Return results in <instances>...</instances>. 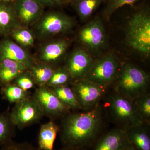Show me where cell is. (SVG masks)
<instances>
[{
	"mask_svg": "<svg viewBox=\"0 0 150 150\" xmlns=\"http://www.w3.org/2000/svg\"><path fill=\"white\" fill-rule=\"evenodd\" d=\"M104 110L100 103L91 110L67 113L59 126L64 147L85 149L95 143L102 130Z\"/></svg>",
	"mask_w": 150,
	"mask_h": 150,
	"instance_id": "cell-1",
	"label": "cell"
},
{
	"mask_svg": "<svg viewBox=\"0 0 150 150\" xmlns=\"http://www.w3.org/2000/svg\"><path fill=\"white\" fill-rule=\"evenodd\" d=\"M103 108L116 127L126 131L134 126L144 124L132 100L113 91L105 97Z\"/></svg>",
	"mask_w": 150,
	"mask_h": 150,
	"instance_id": "cell-2",
	"label": "cell"
},
{
	"mask_svg": "<svg viewBox=\"0 0 150 150\" xmlns=\"http://www.w3.org/2000/svg\"><path fill=\"white\" fill-rule=\"evenodd\" d=\"M149 76L144 71L131 64L119 69L114 91L133 101L149 92Z\"/></svg>",
	"mask_w": 150,
	"mask_h": 150,
	"instance_id": "cell-3",
	"label": "cell"
},
{
	"mask_svg": "<svg viewBox=\"0 0 150 150\" xmlns=\"http://www.w3.org/2000/svg\"><path fill=\"white\" fill-rule=\"evenodd\" d=\"M127 40L136 51L144 55L150 52V16L148 10H143L132 17L129 21Z\"/></svg>",
	"mask_w": 150,
	"mask_h": 150,
	"instance_id": "cell-4",
	"label": "cell"
},
{
	"mask_svg": "<svg viewBox=\"0 0 150 150\" xmlns=\"http://www.w3.org/2000/svg\"><path fill=\"white\" fill-rule=\"evenodd\" d=\"M10 115L14 125L21 130L38 123L44 116L40 104L33 95L15 103Z\"/></svg>",
	"mask_w": 150,
	"mask_h": 150,
	"instance_id": "cell-5",
	"label": "cell"
},
{
	"mask_svg": "<svg viewBox=\"0 0 150 150\" xmlns=\"http://www.w3.org/2000/svg\"><path fill=\"white\" fill-rule=\"evenodd\" d=\"M71 88L83 111L96 107L107 93V88L85 79L74 81Z\"/></svg>",
	"mask_w": 150,
	"mask_h": 150,
	"instance_id": "cell-6",
	"label": "cell"
},
{
	"mask_svg": "<svg viewBox=\"0 0 150 150\" xmlns=\"http://www.w3.org/2000/svg\"><path fill=\"white\" fill-rule=\"evenodd\" d=\"M119 70V65L115 57L108 55L93 61L84 79L107 88L115 83Z\"/></svg>",
	"mask_w": 150,
	"mask_h": 150,
	"instance_id": "cell-7",
	"label": "cell"
},
{
	"mask_svg": "<svg viewBox=\"0 0 150 150\" xmlns=\"http://www.w3.org/2000/svg\"><path fill=\"white\" fill-rule=\"evenodd\" d=\"M36 23V32L43 38L67 32L74 25V21L71 18L57 11L43 13Z\"/></svg>",
	"mask_w": 150,
	"mask_h": 150,
	"instance_id": "cell-8",
	"label": "cell"
},
{
	"mask_svg": "<svg viewBox=\"0 0 150 150\" xmlns=\"http://www.w3.org/2000/svg\"><path fill=\"white\" fill-rule=\"evenodd\" d=\"M42 108L44 116L50 120L62 118L71 112L59 100L50 87L46 86L38 87L33 95Z\"/></svg>",
	"mask_w": 150,
	"mask_h": 150,
	"instance_id": "cell-9",
	"label": "cell"
},
{
	"mask_svg": "<svg viewBox=\"0 0 150 150\" xmlns=\"http://www.w3.org/2000/svg\"><path fill=\"white\" fill-rule=\"evenodd\" d=\"M81 42L93 50H98L104 45L105 33L104 26L99 18L94 19L82 28L79 33Z\"/></svg>",
	"mask_w": 150,
	"mask_h": 150,
	"instance_id": "cell-10",
	"label": "cell"
},
{
	"mask_svg": "<svg viewBox=\"0 0 150 150\" xmlns=\"http://www.w3.org/2000/svg\"><path fill=\"white\" fill-rule=\"evenodd\" d=\"M13 5L21 24L26 26L38 20L43 14L44 8L36 0H15Z\"/></svg>",
	"mask_w": 150,
	"mask_h": 150,
	"instance_id": "cell-11",
	"label": "cell"
},
{
	"mask_svg": "<svg viewBox=\"0 0 150 150\" xmlns=\"http://www.w3.org/2000/svg\"><path fill=\"white\" fill-rule=\"evenodd\" d=\"M93 61L84 51L76 50L69 58L65 68L74 80L84 79L90 69Z\"/></svg>",
	"mask_w": 150,
	"mask_h": 150,
	"instance_id": "cell-12",
	"label": "cell"
},
{
	"mask_svg": "<svg viewBox=\"0 0 150 150\" xmlns=\"http://www.w3.org/2000/svg\"><path fill=\"white\" fill-rule=\"evenodd\" d=\"M8 59L21 63L29 70L34 64L31 56L21 47L8 38L0 40V60Z\"/></svg>",
	"mask_w": 150,
	"mask_h": 150,
	"instance_id": "cell-13",
	"label": "cell"
},
{
	"mask_svg": "<svg viewBox=\"0 0 150 150\" xmlns=\"http://www.w3.org/2000/svg\"><path fill=\"white\" fill-rule=\"evenodd\" d=\"M97 140L93 150H122L130 145L125 131L118 127Z\"/></svg>",
	"mask_w": 150,
	"mask_h": 150,
	"instance_id": "cell-14",
	"label": "cell"
},
{
	"mask_svg": "<svg viewBox=\"0 0 150 150\" xmlns=\"http://www.w3.org/2000/svg\"><path fill=\"white\" fill-rule=\"evenodd\" d=\"M129 145L137 150H150L149 125L134 126L125 131Z\"/></svg>",
	"mask_w": 150,
	"mask_h": 150,
	"instance_id": "cell-15",
	"label": "cell"
},
{
	"mask_svg": "<svg viewBox=\"0 0 150 150\" xmlns=\"http://www.w3.org/2000/svg\"><path fill=\"white\" fill-rule=\"evenodd\" d=\"M21 26L13 3L0 2V34L4 36L10 35L13 30Z\"/></svg>",
	"mask_w": 150,
	"mask_h": 150,
	"instance_id": "cell-16",
	"label": "cell"
},
{
	"mask_svg": "<svg viewBox=\"0 0 150 150\" xmlns=\"http://www.w3.org/2000/svg\"><path fill=\"white\" fill-rule=\"evenodd\" d=\"M28 71L21 63L8 59L0 60V86L11 83L18 76Z\"/></svg>",
	"mask_w": 150,
	"mask_h": 150,
	"instance_id": "cell-17",
	"label": "cell"
},
{
	"mask_svg": "<svg viewBox=\"0 0 150 150\" xmlns=\"http://www.w3.org/2000/svg\"><path fill=\"white\" fill-rule=\"evenodd\" d=\"M59 131V126L53 120L41 125L38 137V150H54V143Z\"/></svg>",
	"mask_w": 150,
	"mask_h": 150,
	"instance_id": "cell-18",
	"label": "cell"
},
{
	"mask_svg": "<svg viewBox=\"0 0 150 150\" xmlns=\"http://www.w3.org/2000/svg\"><path fill=\"white\" fill-rule=\"evenodd\" d=\"M68 44V42L64 40H56L47 43L40 51V60L48 64L57 62L67 51Z\"/></svg>",
	"mask_w": 150,
	"mask_h": 150,
	"instance_id": "cell-19",
	"label": "cell"
},
{
	"mask_svg": "<svg viewBox=\"0 0 150 150\" xmlns=\"http://www.w3.org/2000/svg\"><path fill=\"white\" fill-rule=\"evenodd\" d=\"M65 106L70 110H81L74 93L71 88L68 86L50 88Z\"/></svg>",
	"mask_w": 150,
	"mask_h": 150,
	"instance_id": "cell-20",
	"label": "cell"
},
{
	"mask_svg": "<svg viewBox=\"0 0 150 150\" xmlns=\"http://www.w3.org/2000/svg\"><path fill=\"white\" fill-rule=\"evenodd\" d=\"M15 129L9 110L0 113V148L13 140L16 135Z\"/></svg>",
	"mask_w": 150,
	"mask_h": 150,
	"instance_id": "cell-21",
	"label": "cell"
},
{
	"mask_svg": "<svg viewBox=\"0 0 150 150\" xmlns=\"http://www.w3.org/2000/svg\"><path fill=\"white\" fill-rule=\"evenodd\" d=\"M55 70L51 65L43 63L33 65L28 71L35 84L39 87L46 86Z\"/></svg>",
	"mask_w": 150,
	"mask_h": 150,
	"instance_id": "cell-22",
	"label": "cell"
},
{
	"mask_svg": "<svg viewBox=\"0 0 150 150\" xmlns=\"http://www.w3.org/2000/svg\"><path fill=\"white\" fill-rule=\"evenodd\" d=\"M103 0H73L71 2L81 20H86L96 10Z\"/></svg>",
	"mask_w": 150,
	"mask_h": 150,
	"instance_id": "cell-23",
	"label": "cell"
},
{
	"mask_svg": "<svg viewBox=\"0 0 150 150\" xmlns=\"http://www.w3.org/2000/svg\"><path fill=\"white\" fill-rule=\"evenodd\" d=\"M3 97L10 103H17L30 96L28 91H25L14 83H10L2 87Z\"/></svg>",
	"mask_w": 150,
	"mask_h": 150,
	"instance_id": "cell-24",
	"label": "cell"
},
{
	"mask_svg": "<svg viewBox=\"0 0 150 150\" xmlns=\"http://www.w3.org/2000/svg\"><path fill=\"white\" fill-rule=\"evenodd\" d=\"M136 110L145 124L150 125V94L148 92L133 100Z\"/></svg>",
	"mask_w": 150,
	"mask_h": 150,
	"instance_id": "cell-25",
	"label": "cell"
},
{
	"mask_svg": "<svg viewBox=\"0 0 150 150\" xmlns=\"http://www.w3.org/2000/svg\"><path fill=\"white\" fill-rule=\"evenodd\" d=\"M10 35L17 43L21 46L28 47L34 43V36L29 29L25 28L20 27L14 30Z\"/></svg>",
	"mask_w": 150,
	"mask_h": 150,
	"instance_id": "cell-26",
	"label": "cell"
},
{
	"mask_svg": "<svg viewBox=\"0 0 150 150\" xmlns=\"http://www.w3.org/2000/svg\"><path fill=\"white\" fill-rule=\"evenodd\" d=\"M71 80L72 79L66 68H60L55 70L46 86L50 88L68 86Z\"/></svg>",
	"mask_w": 150,
	"mask_h": 150,
	"instance_id": "cell-27",
	"label": "cell"
},
{
	"mask_svg": "<svg viewBox=\"0 0 150 150\" xmlns=\"http://www.w3.org/2000/svg\"><path fill=\"white\" fill-rule=\"evenodd\" d=\"M138 0H108L104 13L107 18L120 8L127 5L132 4Z\"/></svg>",
	"mask_w": 150,
	"mask_h": 150,
	"instance_id": "cell-28",
	"label": "cell"
},
{
	"mask_svg": "<svg viewBox=\"0 0 150 150\" xmlns=\"http://www.w3.org/2000/svg\"><path fill=\"white\" fill-rule=\"evenodd\" d=\"M14 81H15L14 84L17 85L26 91L34 87V85L35 84L28 71H26L19 75Z\"/></svg>",
	"mask_w": 150,
	"mask_h": 150,
	"instance_id": "cell-29",
	"label": "cell"
},
{
	"mask_svg": "<svg viewBox=\"0 0 150 150\" xmlns=\"http://www.w3.org/2000/svg\"><path fill=\"white\" fill-rule=\"evenodd\" d=\"M0 150H39L28 142H17L13 140L4 145Z\"/></svg>",
	"mask_w": 150,
	"mask_h": 150,
	"instance_id": "cell-30",
	"label": "cell"
},
{
	"mask_svg": "<svg viewBox=\"0 0 150 150\" xmlns=\"http://www.w3.org/2000/svg\"><path fill=\"white\" fill-rule=\"evenodd\" d=\"M44 7L55 8L63 4L62 0H36Z\"/></svg>",
	"mask_w": 150,
	"mask_h": 150,
	"instance_id": "cell-31",
	"label": "cell"
},
{
	"mask_svg": "<svg viewBox=\"0 0 150 150\" xmlns=\"http://www.w3.org/2000/svg\"><path fill=\"white\" fill-rule=\"evenodd\" d=\"M59 150H86L85 149H72V148H69L64 147H63L62 149Z\"/></svg>",
	"mask_w": 150,
	"mask_h": 150,
	"instance_id": "cell-32",
	"label": "cell"
},
{
	"mask_svg": "<svg viewBox=\"0 0 150 150\" xmlns=\"http://www.w3.org/2000/svg\"><path fill=\"white\" fill-rule=\"evenodd\" d=\"M122 150H137L135 149L133 147L131 146L130 145H129V146H127V147H126V148H124V149H123Z\"/></svg>",
	"mask_w": 150,
	"mask_h": 150,
	"instance_id": "cell-33",
	"label": "cell"
},
{
	"mask_svg": "<svg viewBox=\"0 0 150 150\" xmlns=\"http://www.w3.org/2000/svg\"><path fill=\"white\" fill-rule=\"evenodd\" d=\"M15 0H0V2L13 3Z\"/></svg>",
	"mask_w": 150,
	"mask_h": 150,
	"instance_id": "cell-34",
	"label": "cell"
},
{
	"mask_svg": "<svg viewBox=\"0 0 150 150\" xmlns=\"http://www.w3.org/2000/svg\"><path fill=\"white\" fill-rule=\"evenodd\" d=\"M73 0H62L63 4H64V3H66L71 2Z\"/></svg>",
	"mask_w": 150,
	"mask_h": 150,
	"instance_id": "cell-35",
	"label": "cell"
},
{
	"mask_svg": "<svg viewBox=\"0 0 150 150\" xmlns=\"http://www.w3.org/2000/svg\"><path fill=\"white\" fill-rule=\"evenodd\" d=\"M1 34H0V36H1Z\"/></svg>",
	"mask_w": 150,
	"mask_h": 150,
	"instance_id": "cell-36",
	"label": "cell"
},
{
	"mask_svg": "<svg viewBox=\"0 0 150 150\" xmlns=\"http://www.w3.org/2000/svg\"><path fill=\"white\" fill-rule=\"evenodd\" d=\"M105 1V0H103V1Z\"/></svg>",
	"mask_w": 150,
	"mask_h": 150,
	"instance_id": "cell-37",
	"label": "cell"
},
{
	"mask_svg": "<svg viewBox=\"0 0 150 150\" xmlns=\"http://www.w3.org/2000/svg\"><path fill=\"white\" fill-rule=\"evenodd\" d=\"M0 87H1V86H0Z\"/></svg>",
	"mask_w": 150,
	"mask_h": 150,
	"instance_id": "cell-38",
	"label": "cell"
}]
</instances>
